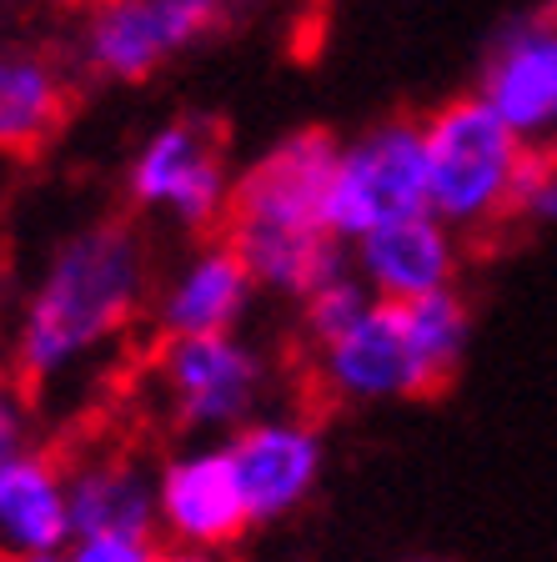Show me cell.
<instances>
[{
	"label": "cell",
	"instance_id": "obj_1",
	"mask_svg": "<svg viewBox=\"0 0 557 562\" xmlns=\"http://www.w3.org/2000/svg\"><path fill=\"white\" fill-rule=\"evenodd\" d=\"M152 286V246L121 216H101L60 236L11 316L15 386L41 402L86 376L141 322Z\"/></svg>",
	"mask_w": 557,
	"mask_h": 562
},
{
	"label": "cell",
	"instance_id": "obj_2",
	"mask_svg": "<svg viewBox=\"0 0 557 562\" xmlns=\"http://www.w3.org/2000/svg\"><path fill=\"white\" fill-rule=\"evenodd\" d=\"M427 146V211L447 232H492L517 206L527 146L477 95L437 105L422 121Z\"/></svg>",
	"mask_w": 557,
	"mask_h": 562
},
{
	"label": "cell",
	"instance_id": "obj_3",
	"mask_svg": "<svg viewBox=\"0 0 557 562\" xmlns=\"http://www.w3.org/2000/svg\"><path fill=\"white\" fill-rule=\"evenodd\" d=\"M152 382L166 422L186 437H226L261 412L271 362L242 331L171 337L152 357Z\"/></svg>",
	"mask_w": 557,
	"mask_h": 562
},
{
	"label": "cell",
	"instance_id": "obj_4",
	"mask_svg": "<svg viewBox=\"0 0 557 562\" xmlns=\"http://www.w3.org/2000/svg\"><path fill=\"white\" fill-rule=\"evenodd\" d=\"M427 211V146L422 121L387 116L377 126L337 140L322 226L337 246H357L377 226Z\"/></svg>",
	"mask_w": 557,
	"mask_h": 562
},
{
	"label": "cell",
	"instance_id": "obj_5",
	"mask_svg": "<svg viewBox=\"0 0 557 562\" xmlns=\"http://www.w3.org/2000/svg\"><path fill=\"white\" fill-rule=\"evenodd\" d=\"M232 161L207 116L161 121L126 161V196L186 236H207L232 216Z\"/></svg>",
	"mask_w": 557,
	"mask_h": 562
},
{
	"label": "cell",
	"instance_id": "obj_6",
	"mask_svg": "<svg viewBox=\"0 0 557 562\" xmlns=\"http://www.w3.org/2000/svg\"><path fill=\"white\" fill-rule=\"evenodd\" d=\"M232 0H91L76 31V60L111 86H141L201 46Z\"/></svg>",
	"mask_w": 557,
	"mask_h": 562
},
{
	"label": "cell",
	"instance_id": "obj_7",
	"mask_svg": "<svg viewBox=\"0 0 557 562\" xmlns=\"http://www.w3.org/2000/svg\"><path fill=\"white\" fill-rule=\"evenodd\" d=\"M337 136L322 126L287 131L256 156L232 187L226 232H326V187H332Z\"/></svg>",
	"mask_w": 557,
	"mask_h": 562
},
{
	"label": "cell",
	"instance_id": "obj_8",
	"mask_svg": "<svg viewBox=\"0 0 557 562\" xmlns=\"http://www.w3.org/2000/svg\"><path fill=\"white\" fill-rule=\"evenodd\" d=\"M221 447L232 457L252 527L291 517L316 492L326 468V437L302 412H256Z\"/></svg>",
	"mask_w": 557,
	"mask_h": 562
},
{
	"label": "cell",
	"instance_id": "obj_9",
	"mask_svg": "<svg viewBox=\"0 0 557 562\" xmlns=\"http://www.w3.org/2000/svg\"><path fill=\"white\" fill-rule=\"evenodd\" d=\"M472 95L527 151H557V15H517L502 25Z\"/></svg>",
	"mask_w": 557,
	"mask_h": 562
},
{
	"label": "cell",
	"instance_id": "obj_10",
	"mask_svg": "<svg viewBox=\"0 0 557 562\" xmlns=\"http://www.w3.org/2000/svg\"><path fill=\"white\" fill-rule=\"evenodd\" d=\"M246 527L252 517L221 442L181 447L156 468V532L176 552H221Z\"/></svg>",
	"mask_w": 557,
	"mask_h": 562
},
{
	"label": "cell",
	"instance_id": "obj_11",
	"mask_svg": "<svg viewBox=\"0 0 557 562\" xmlns=\"http://www.w3.org/2000/svg\"><path fill=\"white\" fill-rule=\"evenodd\" d=\"M256 302V281L226 236H201L171 271L152 286V327L161 341L171 337H211L242 331Z\"/></svg>",
	"mask_w": 557,
	"mask_h": 562
},
{
	"label": "cell",
	"instance_id": "obj_12",
	"mask_svg": "<svg viewBox=\"0 0 557 562\" xmlns=\"http://www.w3.org/2000/svg\"><path fill=\"white\" fill-rule=\"evenodd\" d=\"M316 382H322L326 397L347 402V407L427 397L392 302H371L347 331L316 347Z\"/></svg>",
	"mask_w": 557,
	"mask_h": 562
},
{
	"label": "cell",
	"instance_id": "obj_13",
	"mask_svg": "<svg viewBox=\"0 0 557 562\" xmlns=\"http://www.w3.org/2000/svg\"><path fill=\"white\" fill-rule=\"evenodd\" d=\"M347 257L371 302H417V296L453 286L463 246H457V232H447L432 211H422V216L367 232L357 246H347Z\"/></svg>",
	"mask_w": 557,
	"mask_h": 562
},
{
	"label": "cell",
	"instance_id": "obj_14",
	"mask_svg": "<svg viewBox=\"0 0 557 562\" xmlns=\"http://www.w3.org/2000/svg\"><path fill=\"white\" fill-rule=\"evenodd\" d=\"M70 548L66 457L31 447L0 468V562L60 558Z\"/></svg>",
	"mask_w": 557,
	"mask_h": 562
},
{
	"label": "cell",
	"instance_id": "obj_15",
	"mask_svg": "<svg viewBox=\"0 0 557 562\" xmlns=\"http://www.w3.org/2000/svg\"><path fill=\"white\" fill-rule=\"evenodd\" d=\"M70 538L86 532H156V468L126 447L66 457ZM161 538V532H156Z\"/></svg>",
	"mask_w": 557,
	"mask_h": 562
},
{
	"label": "cell",
	"instance_id": "obj_16",
	"mask_svg": "<svg viewBox=\"0 0 557 562\" xmlns=\"http://www.w3.org/2000/svg\"><path fill=\"white\" fill-rule=\"evenodd\" d=\"M70 111V76L56 56L31 46L0 50V151H35Z\"/></svg>",
	"mask_w": 557,
	"mask_h": 562
},
{
	"label": "cell",
	"instance_id": "obj_17",
	"mask_svg": "<svg viewBox=\"0 0 557 562\" xmlns=\"http://www.w3.org/2000/svg\"><path fill=\"white\" fill-rule=\"evenodd\" d=\"M226 241L246 261L256 292L291 296V302H302L322 281L352 267L347 246H337L326 232H226Z\"/></svg>",
	"mask_w": 557,
	"mask_h": 562
},
{
	"label": "cell",
	"instance_id": "obj_18",
	"mask_svg": "<svg viewBox=\"0 0 557 562\" xmlns=\"http://www.w3.org/2000/svg\"><path fill=\"white\" fill-rule=\"evenodd\" d=\"M392 306L402 316L412 362H417L422 386H427V397H432V392H442V386L463 372L467 347H472V306H467V296L457 286L417 296V302H392Z\"/></svg>",
	"mask_w": 557,
	"mask_h": 562
},
{
	"label": "cell",
	"instance_id": "obj_19",
	"mask_svg": "<svg viewBox=\"0 0 557 562\" xmlns=\"http://www.w3.org/2000/svg\"><path fill=\"white\" fill-rule=\"evenodd\" d=\"M367 306H371V292L361 286V277L352 267L342 271V277L322 281L316 292L302 296V331H307V341H312V347L332 341L337 331H347L352 322L367 312Z\"/></svg>",
	"mask_w": 557,
	"mask_h": 562
},
{
	"label": "cell",
	"instance_id": "obj_20",
	"mask_svg": "<svg viewBox=\"0 0 557 562\" xmlns=\"http://www.w3.org/2000/svg\"><path fill=\"white\" fill-rule=\"evenodd\" d=\"M60 562H166L156 532H86L70 538Z\"/></svg>",
	"mask_w": 557,
	"mask_h": 562
},
{
	"label": "cell",
	"instance_id": "obj_21",
	"mask_svg": "<svg viewBox=\"0 0 557 562\" xmlns=\"http://www.w3.org/2000/svg\"><path fill=\"white\" fill-rule=\"evenodd\" d=\"M512 216H523L533 226H557V151H527Z\"/></svg>",
	"mask_w": 557,
	"mask_h": 562
},
{
	"label": "cell",
	"instance_id": "obj_22",
	"mask_svg": "<svg viewBox=\"0 0 557 562\" xmlns=\"http://www.w3.org/2000/svg\"><path fill=\"white\" fill-rule=\"evenodd\" d=\"M35 447V402L21 386H0V468Z\"/></svg>",
	"mask_w": 557,
	"mask_h": 562
},
{
	"label": "cell",
	"instance_id": "obj_23",
	"mask_svg": "<svg viewBox=\"0 0 557 562\" xmlns=\"http://www.w3.org/2000/svg\"><path fill=\"white\" fill-rule=\"evenodd\" d=\"M15 382V367H11V322L0 316V386Z\"/></svg>",
	"mask_w": 557,
	"mask_h": 562
},
{
	"label": "cell",
	"instance_id": "obj_24",
	"mask_svg": "<svg viewBox=\"0 0 557 562\" xmlns=\"http://www.w3.org/2000/svg\"><path fill=\"white\" fill-rule=\"evenodd\" d=\"M166 562H216V552H171Z\"/></svg>",
	"mask_w": 557,
	"mask_h": 562
},
{
	"label": "cell",
	"instance_id": "obj_25",
	"mask_svg": "<svg viewBox=\"0 0 557 562\" xmlns=\"http://www.w3.org/2000/svg\"><path fill=\"white\" fill-rule=\"evenodd\" d=\"M21 562H60V558H21Z\"/></svg>",
	"mask_w": 557,
	"mask_h": 562
},
{
	"label": "cell",
	"instance_id": "obj_26",
	"mask_svg": "<svg viewBox=\"0 0 557 562\" xmlns=\"http://www.w3.org/2000/svg\"><path fill=\"white\" fill-rule=\"evenodd\" d=\"M422 562H442V558H422Z\"/></svg>",
	"mask_w": 557,
	"mask_h": 562
}]
</instances>
